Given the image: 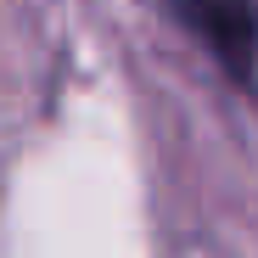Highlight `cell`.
I'll use <instances>...</instances> for the list:
<instances>
[{
	"mask_svg": "<svg viewBox=\"0 0 258 258\" xmlns=\"http://www.w3.org/2000/svg\"><path fill=\"white\" fill-rule=\"evenodd\" d=\"M174 17L197 39H208L230 79L258 73V0H174Z\"/></svg>",
	"mask_w": 258,
	"mask_h": 258,
	"instance_id": "cell-1",
	"label": "cell"
}]
</instances>
